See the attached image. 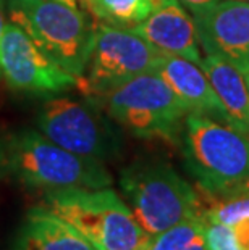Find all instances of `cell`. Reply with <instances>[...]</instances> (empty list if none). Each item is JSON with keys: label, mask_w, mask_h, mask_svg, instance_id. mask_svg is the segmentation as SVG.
I'll list each match as a JSON object with an SVG mask.
<instances>
[{"label": "cell", "mask_w": 249, "mask_h": 250, "mask_svg": "<svg viewBox=\"0 0 249 250\" xmlns=\"http://www.w3.org/2000/svg\"><path fill=\"white\" fill-rule=\"evenodd\" d=\"M36 127L52 142L76 155L105 162L120 157L123 136L102 105L91 99H47L36 115Z\"/></svg>", "instance_id": "52a82bcc"}, {"label": "cell", "mask_w": 249, "mask_h": 250, "mask_svg": "<svg viewBox=\"0 0 249 250\" xmlns=\"http://www.w3.org/2000/svg\"><path fill=\"white\" fill-rule=\"evenodd\" d=\"M0 176L42 192L70 188H110L104 162L76 155L41 131L23 127L0 137Z\"/></svg>", "instance_id": "6da1fadb"}, {"label": "cell", "mask_w": 249, "mask_h": 250, "mask_svg": "<svg viewBox=\"0 0 249 250\" xmlns=\"http://www.w3.org/2000/svg\"><path fill=\"white\" fill-rule=\"evenodd\" d=\"M8 23L7 18V0H0V41H2L5 26Z\"/></svg>", "instance_id": "ffe728a7"}, {"label": "cell", "mask_w": 249, "mask_h": 250, "mask_svg": "<svg viewBox=\"0 0 249 250\" xmlns=\"http://www.w3.org/2000/svg\"><path fill=\"white\" fill-rule=\"evenodd\" d=\"M233 236L241 250H249V218L231 226Z\"/></svg>", "instance_id": "ac0fdd59"}, {"label": "cell", "mask_w": 249, "mask_h": 250, "mask_svg": "<svg viewBox=\"0 0 249 250\" xmlns=\"http://www.w3.org/2000/svg\"><path fill=\"white\" fill-rule=\"evenodd\" d=\"M199 44L205 54L219 55L240 71L249 68V2L222 0L194 15Z\"/></svg>", "instance_id": "30bf717a"}, {"label": "cell", "mask_w": 249, "mask_h": 250, "mask_svg": "<svg viewBox=\"0 0 249 250\" xmlns=\"http://www.w3.org/2000/svg\"><path fill=\"white\" fill-rule=\"evenodd\" d=\"M0 76L10 89L34 95H54L76 86V78L52 62L12 21L0 41Z\"/></svg>", "instance_id": "9c48e42d"}, {"label": "cell", "mask_w": 249, "mask_h": 250, "mask_svg": "<svg viewBox=\"0 0 249 250\" xmlns=\"http://www.w3.org/2000/svg\"><path fill=\"white\" fill-rule=\"evenodd\" d=\"M181 144L188 171L205 192L228 195L249 179V139L233 126L188 113Z\"/></svg>", "instance_id": "5b68a950"}, {"label": "cell", "mask_w": 249, "mask_h": 250, "mask_svg": "<svg viewBox=\"0 0 249 250\" xmlns=\"http://www.w3.org/2000/svg\"><path fill=\"white\" fill-rule=\"evenodd\" d=\"M231 194H249V179H246L245 183H243L240 188H238L235 192H231ZM228 194V195H231Z\"/></svg>", "instance_id": "44dd1931"}, {"label": "cell", "mask_w": 249, "mask_h": 250, "mask_svg": "<svg viewBox=\"0 0 249 250\" xmlns=\"http://www.w3.org/2000/svg\"><path fill=\"white\" fill-rule=\"evenodd\" d=\"M42 207L75 229L97 250H146L151 241L125 199L110 188L47 190Z\"/></svg>", "instance_id": "7a4b0ae2"}, {"label": "cell", "mask_w": 249, "mask_h": 250, "mask_svg": "<svg viewBox=\"0 0 249 250\" xmlns=\"http://www.w3.org/2000/svg\"><path fill=\"white\" fill-rule=\"evenodd\" d=\"M245 2H249V0H245Z\"/></svg>", "instance_id": "cb8c5ba5"}, {"label": "cell", "mask_w": 249, "mask_h": 250, "mask_svg": "<svg viewBox=\"0 0 249 250\" xmlns=\"http://www.w3.org/2000/svg\"><path fill=\"white\" fill-rule=\"evenodd\" d=\"M241 74H243V76H245L246 84H248V89H249V68H248V70H245V71H241Z\"/></svg>", "instance_id": "7402d4cb"}, {"label": "cell", "mask_w": 249, "mask_h": 250, "mask_svg": "<svg viewBox=\"0 0 249 250\" xmlns=\"http://www.w3.org/2000/svg\"><path fill=\"white\" fill-rule=\"evenodd\" d=\"M7 18L76 81L84 74L96 26L78 7L60 0H7Z\"/></svg>", "instance_id": "277c9868"}, {"label": "cell", "mask_w": 249, "mask_h": 250, "mask_svg": "<svg viewBox=\"0 0 249 250\" xmlns=\"http://www.w3.org/2000/svg\"><path fill=\"white\" fill-rule=\"evenodd\" d=\"M205 239L209 250H241L233 236V229L228 225L205 221Z\"/></svg>", "instance_id": "e0dca14e"}, {"label": "cell", "mask_w": 249, "mask_h": 250, "mask_svg": "<svg viewBox=\"0 0 249 250\" xmlns=\"http://www.w3.org/2000/svg\"><path fill=\"white\" fill-rule=\"evenodd\" d=\"M120 189L136 221L151 236L203 216L199 189L162 160H136L120 173Z\"/></svg>", "instance_id": "3957f363"}, {"label": "cell", "mask_w": 249, "mask_h": 250, "mask_svg": "<svg viewBox=\"0 0 249 250\" xmlns=\"http://www.w3.org/2000/svg\"><path fill=\"white\" fill-rule=\"evenodd\" d=\"M100 100L110 118L136 137L165 141L181 137L188 110L157 71L130 79Z\"/></svg>", "instance_id": "8992f818"}, {"label": "cell", "mask_w": 249, "mask_h": 250, "mask_svg": "<svg viewBox=\"0 0 249 250\" xmlns=\"http://www.w3.org/2000/svg\"><path fill=\"white\" fill-rule=\"evenodd\" d=\"M133 31L160 54L201 65V44L194 17L180 0H157L156 8Z\"/></svg>", "instance_id": "8fae6325"}, {"label": "cell", "mask_w": 249, "mask_h": 250, "mask_svg": "<svg viewBox=\"0 0 249 250\" xmlns=\"http://www.w3.org/2000/svg\"><path fill=\"white\" fill-rule=\"evenodd\" d=\"M180 2H181L194 17V15H201V13L207 12V10L215 7L222 0H180Z\"/></svg>", "instance_id": "d6986e66"}, {"label": "cell", "mask_w": 249, "mask_h": 250, "mask_svg": "<svg viewBox=\"0 0 249 250\" xmlns=\"http://www.w3.org/2000/svg\"><path fill=\"white\" fill-rule=\"evenodd\" d=\"M156 71L173 90L188 113L205 115L228 125L224 105L199 65L177 55L160 54Z\"/></svg>", "instance_id": "7c38bea8"}, {"label": "cell", "mask_w": 249, "mask_h": 250, "mask_svg": "<svg viewBox=\"0 0 249 250\" xmlns=\"http://www.w3.org/2000/svg\"><path fill=\"white\" fill-rule=\"evenodd\" d=\"M60 2H65L68 5H75V7H78V0H60Z\"/></svg>", "instance_id": "603a6c76"}, {"label": "cell", "mask_w": 249, "mask_h": 250, "mask_svg": "<svg viewBox=\"0 0 249 250\" xmlns=\"http://www.w3.org/2000/svg\"><path fill=\"white\" fill-rule=\"evenodd\" d=\"M157 52L133 29L96 26L86 71L76 86L88 99L99 102L105 94L139 74L156 71Z\"/></svg>", "instance_id": "ba28073f"}, {"label": "cell", "mask_w": 249, "mask_h": 250, "mask_svg": "<svg viewBox=\"0 0 249 250\" xmlns=\"http://www.w3.org/2000/svg\"><path fill=\"white\" fill-rule=\"evenodd\" d=\"M12 250H97L71 225L45 207H33L15 236Z\"/></svg>", "instance_id": "4fadbf2b"}, {"label": "cell", "mask_w": 249, "mask_h": 250, "mask_svg": "<svg viewBox=\"0 0 249 250\" xmlns=\"http://www.w3.org/2000/svg\"><path fill=\"white\" fill-rule=\"evenodd\" d=\"M79 2L99 24L133 29L152 13L157 0H79Z\"/></svg>", "instance_id": "9a60e30c"}, {"label": "cell", "mask_w": 249, "mask_h": 250, "mask_svg": "<svg viewBox=\"0 0 249 250\" xmlns=\"http://www.w3.org/2000/svg\"><path fill=\"white\" fill-rule=\"evenodd\" d=\"M146 250H209L205 220L193 216L151 237Z\"/></svg>", "instance_id": "2e32d148"}, {"label": "cell", "mask_w": 249, "mask_h": 250, "mask_svg": "<svg viewBox=\"0 0 249 250\" xmlns=\"http://www.w3.org/2000/svg\"><path fill=\"white\" fill-rule=\"evenodd\" d=\"M199 66L219 95L228 125L249 139V89L245 76L233 63L219 55L207 54Z\"/></svg>", "instance_id": "5bb4252c"}]
</instances>
